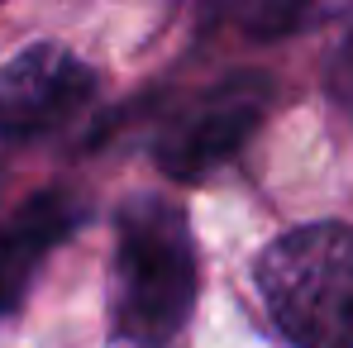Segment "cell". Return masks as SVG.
I'll return each instance as SVG.
<instances>
[{
    "label": "cell",
    "instance_id": "1",
    "mask_svg": "<svg viewBox=\"0 0 353 348\" xmlns=\"http://www.w3.org/2000/svg\"><path fill=\"white\" fill-rule=\"evenodd\" d=\"M201 296V258L186 210L139 191L115 215L110 329L134 348H168L186 329Z\"/></svg>",
    "mask_w": 353,
    "mask_h": 348
},
{
    "label": "cell",
    "instance_id": "2",
    "mask_svg": "<svg viewBox=\"0 0 353 348\" xmlns=\"http://www.w3.org/2000/svg\"><path fill=\"white\" fill-rule=\"evenodd\" d=\"M258 296L292 348H353V225H296L258 253Z\"/></svg>",
    "mask_w": 353,
    "mask_h": 348
},
{
    "label": "cell",
    "instance_id": "3",
    "mask_svg": "<svg viewBox=\"0 0 353 348\" xmlns=\"http://www.w3.org/2000/svg\"><path fill=\"white\" fill-rule=\"evenodd\" d=\"M272 105V81L263 72H230L215 86L196 91L153 139V163L172 181H201L225 167L258 134Z\"/></svg>",
    "mask_w": 353,
    "mask_h": 348
},
{
    "label": "cell",
    "instance_id": "4",
    "mask_svg": "<svg viewBox=\"0 0 353 348\" xmlns=\"http://www.w3.org/2000/svg\"><path fill=\"white\" fill-rule=\"evenodd\" d=\"M96 72L58 43H29L0 67V134L14 143L43 139L96 101Z\"/></svg>",
    "mask_w": 353,
    "mask_h": 348
},
{
    "label": "cell",
    "instance_id": "5",
    "mask_svg": "<svg viewBox=\"0 0 353 348\" xmlns=\"http://www.w3.org/2000/svg\"><path fill=\"white\" fill-rule=\"evenodd\" d=\"M86 225V196L72 186L34 191L0 220V320L24 305L39 267Z\"/></svg>",
    "mask_w": 353,
    "mask_h": 348
},
{
    "label": "cell",
    "instance_id": "6",
    "mask_svg": "<svg viewBox=\"0 0 353 348\" xmlns=\"http://www.w3.org/2000/svg\"><path fill=\"white\" fill-rule=\"evenodd\" d=\"M325 0H239V24L258 39H282L315 19Z\"/></svg>",
    "mask_w": 353,
    "mask_h": 348
},
{
    "label": "cell",
    "instance_id": "7",
    "mask_svg": "<svg viewBox=\"0 0 353 348\" xmlns=\"http://www.w3.org/2000/svg\"><path fill=\"white\" fill-rule=\"evenodd\" d=\"M325 91H330L334 105L353 119V24L339 34V43L330 48V62H325Z\"/></svg>",
    "mask_w": 353,
    "mask_h": 348
}]
</instances>
